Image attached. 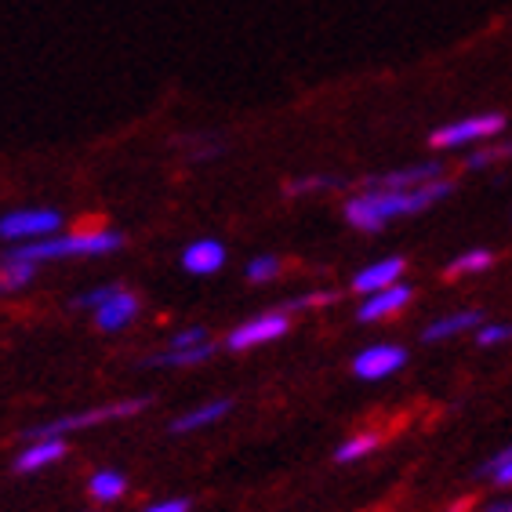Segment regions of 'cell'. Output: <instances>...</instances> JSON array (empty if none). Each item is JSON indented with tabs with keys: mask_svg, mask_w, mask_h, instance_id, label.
<instances>
[{
	"mask_svg": "<svg viewBox=\"0 0 512 512\" xmlns=\"http://www.w3.org/2000/svg\"><path fill=\"white\" fill-rule=\"evenodd\" d=\"M414 291L407 284H393L385 287V291H375V295L364 298V306L356 309V320L360 324H375V320H389V316H396L404 306H411Z\"/></svg>",
	"mask_w": 512,
	"mask_h": 512,
	"instance_id": "8fae6325",
	"label": "cell"
},
{
	"mask_svg": "<svg viewBox=\"0 0 512 512\" xmlns=\"http://www.w3.org/2000/svg\"><path fill=\"white\" fill-rule=\"evenodd\" d=\"M483 320H487V313H480V309H458V313H447L425 327L422 342H444V338L465 335V331H476Z\"/></svg>",
	"mask_w": 512,
	"mask_h": 512,
	"instance_id": "5bb4252c",
	"label": "cell"
},
{
	"mask_svg": "<svg viewBox=\"0 0 512 512\" xmlns=\"http://www.w3.org/2000/svg\"><path fill=\"white\" fill-rule=\"evenodd\" d=\"M120 247H124V233H117V229H91V233H59V237L15 244L11 255L40 266V262H62V258H102L120 251Z\"/></svg>",
	"mask_w": 512,
	"mask_h": 512,
	"instance_id": "7a4b0ae2",
	"label": "cell"
},
{
	"mask_svg": "<svg viewBox=\"0 0 512 512\" xmlns=\"http://www.w3.org/2000/svg\"><path fill=\"white\" fill-rule=\"evenodd\" d=\"M146 404H149L146 396H131V400H120V404H102V407H91V411L62 414V418H51V422L26 429L22 440H44V436H66V433L91 429V425H102V422H124V418H135V414L146 411Z\"/></svg>",
	"mask_w": 512,
	"mask_h": 512,
	"instance_id": "3957f363",
	"label": "cell"
},
{
	"mask_svg": "<svg viewBox=\"0 0 512 512\" xmlns=\"http://www.w3.org/2000/svg\"><path fill=\"white\" fill-rule=\"evenodd\" d=\"M444 178V168L436 160H425V164H411V168H396L382 171V175H367L360 182V189H418L425 182H436Z\"/></svg>",
	"mask_w": 512,
	"mask_h": 512,
	"instance_id": "ba28073f",
	"label": "cell"
},
{
	"mask_svg": "<svg viewBox=\"0 0 512 512\" xmlns=\"http://www.w3.org/2000/svg\"><path fill=\"white\" fill-rule=\"evenodd\" d=\"M138 309H142V298H138L135 291H128V287H120L106 306L95 309V327H99L102 335H117V331L135 324Z\"/></svg>",
	"mask_w": 512,
	"mask_h": 512,
	"instance_id": "30bf717a",
	"label": "cell"
},
{
	"mask_svg": "<svg viewBox=\"0 0 512 512\" xmlns=\"http://www.w3.org/2000/svg\"><path fill=\"white\" fill-rule=\"evenodd\" d=\"M128 491V476L117 473V469H99V473L88 480V494L95 502H117Z\"/></svg>",
	"mask_w": 512,
	"mask_h": 512,
	"instance_id": "ac0fdd59",
	"label": "cell"
},
{
	"mask_svg": "<svg viewBox=\"0 0 512 512\" xmlns=\"http://www.w3.org/2000/svg\"><path fill=\"white\" fill-rule=\"evenodd\" d=\"M37 269L40 266H33V262H26V258H15L11 251L8 255H0V295H15V291H22V287H30Z\"/></svg>",
	"mask_w": 512,
	"mask_h": 512,
	"instance_id": "e0dca14e",
	"label": "cell"
},
{
	"mask_svg": "<svg viewBox=\"0 0 512 512\" xmlns=\"http://www.w3.org/2000/svg\"><path fill=\"white\" fill-rule=\"evenodd\" d=\"M338 295L335 291H309V295H295L287 298L284 306H280V313L295 316V313H306V309H324V306H335Z\"/></svg>",
	"mask_w": 512,
	"mask_h": 512,
	"instance_id": "cb8c5ba5",
	"label": "cell"
},
{
	"mask_svg": "<svg viewBox=\"0 0 512 512\" xmlns=\"http://www.w3.org/2000/svg\"><path fill=\"white\" fill-rule=\"evenodd\" d=\"M287 327H291V316L280 313V309H269V313H258L244 324H237L233 331L226 335V349L233 353H244V349H255V345H269L276 338L287 335Z\"/></svg>",
	"mask_w": 512,
	"mask_h": 512,
	"instance_id": "8992f818",
	"label": "cell"
},
{
	"mask_svg": "<svg viewBox=\"0 0 512 512\" xmlns=\"http://www.w3.org/2000/svg\"><path fill=\"white\" fill-rule=\"evenodd\" d=\"M407 349L404 345H393V342H378V345H367L364 353L353 356V375L364 378V382H382V378L396 375L400 367H407Z\"/></svg>",
	"mask_w": 512,
	"mask_h": 512,
	"instance_id": "52a82bcc",
	"label": "cell"
},
{
	"mask_svg": "<svg viewBox=\"0 0 512 512\" xmlns=\"http://www.w3.org/2000/svg\"><path fill=\"white\" fill-rule=\"evenodd\" d=\"M476 480H491L494 487H512V444L491 454L487 462L476 469Z\"/></svg>",
	"mask_w": 512,
	"mask_h": 512,
	"instance_id": "ffe728a7",
	"label": "cell"
},
{
	"mask_svg": "<svg viewBox=\"0 0 512 512\" xmlns=\"http://www.w3.org/2000/svg\"><path fill=\"white\" fill-rule=\"evenodd\" d=\"M502 342H509V324H487L483 320L476 327V345H502Z\"/></svg>",
	"mask_w": 512,
	"mask_h": 512,
	"instance_id": "83f0119b",
	"label": "cell"
},
{
	"mask_svg": "<svg viewBox=\"0 0 512 512\" xmlns=\"http://www.w3.org/2000/svg\"><path fill=\"white\" fill-rule=\"evenodd\" d=\"M498 160H512V142H494V146L473 149V153L465 157V168L480 171V168H491V164H498Z\"/></svg>",
	"mask_w": 512,
	"mask_h": 512,
	"instance_id": "603a6c76",
	"label": "cell"
},
{
	"mask_svg": "<svg viewBox=\"0 0 512 512\" xmlns=\"http://www.w3.org/2000/svg\"><path fill=\"white\" fill-rule=\"evenodd\" d=\"M491 266H494V251H487V247H476V251H465V255L454 258L451 266L444 269V276H447V280H458V276L487 273Z\"/></svg>",
	"mask_w": 512,
	"mask_h": 512,
	"instance_id": "d6986e66",
	"label": "cell"
},
{
	"mask_svg": "<svg viewBox=\"0 0 512 512\" xmlns=\"http://www.w3.org/2000/svg\"><path fill=\"white\" fill-rule=\"evenodd\" d=\"M404 273H407L404 255H385L353 276V291H360V295H375V291H385V287L400 284Z\"/></svg>",
	"mask_w": 512,
	"mask_h": 512,
	"instance_id": "9c48e42d",
	"label": "cell"
},
{
	"mask_svg": "<svg viewBox=\"0 0 512 512\" xmlns=\"http://www.w3.org/2000/svg\"><path fill=\"white\" fill-rule=\"evenodd\" d=\"M215 356V345H197V349H164L157 356H146L142 367L149 371H160V367H168V371H178V367H197V364H207Z\"/></svg>",
	"mask_w": 512,
	"mask_h": 512,
	"instance_id": "2e32d148",
	"label": "cell"
},
{
	"mask_svg": "<svg viewBox=\"0 0 512 512\" xmlns=\"http://www.w3.org/2000/svg\"><path fill=\"white\" fill-rule=\"evenodd\" d=\"M226 266V247L218 240H197L182 251V269L193 276H211Z\"/></svg>",
	"mask_w": 512,
	"mask_h": 512,
	"instance_id": "9a60e30c",
	"label": "cell"
},
{
	"mask_svg": "<svg viewBox=\"0 0 512 512\" xmlns=\"http://www.w3.org/2000/svg\"><path fill=\"white\" fill-rule=\"evenodd\" d=\"M66 226V218L59 211H44V207H30V211H8L0 218V240L11 244H30V240L59 237V229Z\"/></svg>",
	"mask_w": 512,
	"mask_h": 512,
	"instance_id": "5b68a950",
	"label": "cell"
},
{
	"mask_svg": "<svg viewBox=\"0 0 512 512\" xmlns=\"http://www.w3.org/2000/svg\"><path fill=\"white\" fill-rule=\"evenodd\" d=\"M117 291H120V284H99V287H91V291H80V295L73 298L69 306H73V309H91V313H95V309L106 306V302L117 295Z\"/></svg>",
	"mask_w": 512,
	"mask_h": 512,
	"instance_id": "484cf974",
	"label": "cell"
},
{
	"mask_svg": "<svg viewBox=\"0 0 512 512\" xmlns=\"http://www.w3.org/2000/svg\"><path fill=\"white\" fill-rule=\"evenodd\" d=\"M229 411H233V400H229V396H218V400H207V404L189 407V411H182V414H178V418H171V433H175V436L200 433V429H207V425L222 422V418H226Z\"/></svg>",
	"mask_w": 512,
	"mask_h": 512,
	"instance_id": "7c38bea8",
	"label": "cell"
},
{
	"mask_svg": "<svg viewBox=\"0 0 512 512\" xmlns=\"http://www.w3.org/2000/svg\"><path fill=\"white\" fill-rule=\"evenodd\" d=\"M505 131V113H476V117L454 120L444 124L429 135V146L433 149H462V146H476V142H487V138L502 135Z\"/></svg>",
	"mask_w": 512,
	"mask_h": 512,
	"instance_id": "277c9868",
	"label": "cell"
},
{
	"mask_svg": "<svg viewBox=\"0 0 512 512\" xmlns=\"http://www.w3.org/2000/svg\"><path fill=\"white\" fill-rule=\"evenodd\" d=\"M142 512H189V498H168V502H153Z\"/></svg>",
	"mask_w": 512,
	"mask_h": 512,
	"instance_id": "f1b7e54d",
	"label": "cell"
},
{
	"mask_svg": "<svg viewBox=\"0 0 512 512\" xmlns=\"http://www.w3.org/2000/svg\"><path fill=\"white\" fill-rule=\"evenodd\" d=\"M378 440L375 433H360V436H349L342 447L335 451V462H342V465H349V462H360V458H367L371 451H378Z\"/></svg>",
	"mask_w": 512,
	"mask_h": 512,
	"instance_id": "7402d4cb",
	"label": "cell"
},
{
	"mask_svg": "<svg viewBox=\"0 0 512 512\" xmlns=\"http://www.w3.org/2000/svg\"><path fill=\"white\" fill-rule=\"evenodd\" d=\"M66 458V440L62 436H44V440H26L22 454L15 458V473H40Z\"/></svg>",
	"mask_w": 512,
	"mask_h": 512,
	"instance_id": "4fadbf2b",
	"label": "cell"
},
{
	"mask_svg": "<svg viewBox=\"0 0 512 512\" xmlns=\"http://www.w3.org/2000/svg\"><path fill=\"white\" fill-rule=\"evenodd\" d=\"M483 512H512V498H498V502L483 505Z\"/></svg>",
	"mask_w": 512,
	"mask_h": 512,
	"instance_id": "f546056e",
	"label": "cell"
},
{
	"mask_svg": "<svg viewBox=\"0 0 512 512\" xmlns=\"http://www.w3.org/2000/svg\"><path fill=\"white\" fill-rule=\"evenodd\" d=\"M324 189H345V178L338 175H302L287 182V197H306V193H324Z\"/></svg>",
	"mask_w": 512,
	"mask_h": 512,
	"instance_id": "44dd1931",
	"label": "cell"
},
{
	"mask_svg": "<svg viewBox=\"0 0 512 512\" xmlns=\"http://www.w3.org/2000/svg\"><path fill=\"white\" fill-rule=\"evenodd\" d=\"M454 193L451 178H436V182H425L418 189H360L345 200V222L360 233H378L385 229L393 218L407 215H422L425 207L440 204Z\"/></svg>",
	"mask_w": 512,
	"mask_h": 512,
	"instance_id": "6da1fadb",
	"label": "cell"
},
{
	"mask_svg": "<svg viewBox=\"0 0 512 512\" xmlns=\"http://www.w3.org/2000/svg\"><path fill=\"white\" fill-rule=\"evenodd\" d=\"M509 342H512V324H509Z\"/></svg>",
	"mask_w": 512,
	"mask_h": 512,
	"instance_id": "4dcf8cb0",
	"label": "cell"
},
{
	"mask_svg": "<svg viewBox=\"0 0 512 512\" xmlns=\"http://www.w3.org/2000/svg\"><path fill=\"white\" fill-rule=\"evenodd\" d=\"M280 273H284V262H280L276 255L251 258V262H247V269H244V276L251 280V284H269V280H276Z\"/></svg>",
	"mask_w": 512,
	"mask_h": 512,
	"instance_id": "d4e9b609",
	"label": "cell"
},
{
	"mask_svg": "<svg viewBox=\"0 0 512 512\" xmlns=\"http://www.w3.org/2000/svg\"><path fill=\"white\" fill-rule=\"evenodd\" d=\"M211 342V335H207V327H182V331H175V335L168 338V345L164 349H197V345H207Z\"/></svg>",
	"mask_w": 512,
	"mask_h": 512,
	"instance_id": "4316f807",
	"label": "cell"
}]
</instances>
